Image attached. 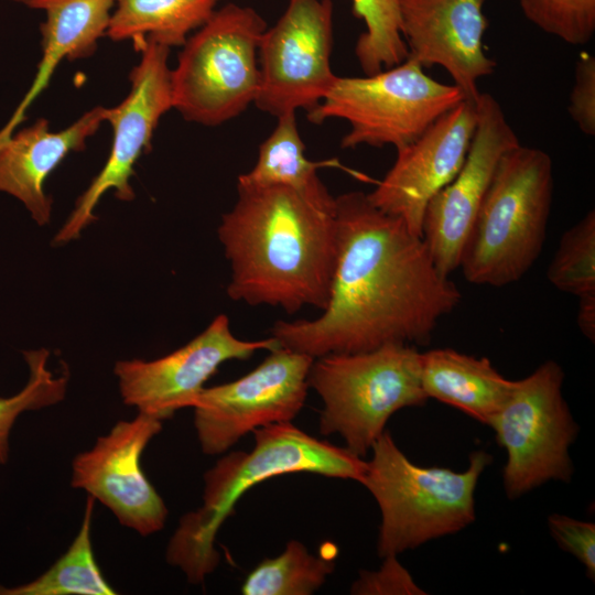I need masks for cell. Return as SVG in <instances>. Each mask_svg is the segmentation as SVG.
I'll return each mask as SVG.
<instances>
[{
    "label": "cell",
    "instance_id": "obj_14",
    "mask_svg": "<svg viewBox=\"0 0 595 595\" xmlns=\"http://www.w3.org/2000/svg\"><path fill=\"white\" fill-rule=\"evenodd\" d=\"M162 423L138 412L132 420L117 422L72 464L71 485L88 493L122 526L142 537L162 530L169 513L140 465L143 451L161 432Z\"/></svg>",
    "mask_w": 595,
    "mask_h": 595
},
{
    "label": "cell",
    "instance_id": "obj_31",
    "mask_svg": "<svg viewBox=\"0 0 595 595\" xmlns=\"http://www.w3.org/2000/svg\"><path fill=\"white\" fill-rule=\"evenodd\" d=\"M567 110L583 133L595 136V57L589 53H582L576 62Z\"/></svg>",
    "mask_w": 595,
    "mask_h": 595
},
{
    "label": "cell",
    "instance_id": "obj_6",
    "mask_svg": "<svg viewBox=\"0 0 595 595\" xmlns=\"http://www.w3.org/2000/svg\"><path fill=\"white\" fill-rule=\"evenodd\" d=\"M307 381L323 401L321 433L340 435L345 447L360 457L393 413L429 399L421 383V353L409 344L314 358Z\"/></svg>",
    "mask_w": 595,
    "mask_h": 595
},
{
    "label": "cell",
    "instance_id": "obj_2",
    "mask_svg": "<svg viewBox=\"0 0 595 595\" xmlns=\"http://www.w3.org/2000/svg\"><path fill=\"white\" fill-rule=\"evenodd\" d=\"M218 239L230 262L228 296L249 305L325 310L337 262L335 197L281 185L237 186Z\"/></svg>",
    "mask_w": 595,
    "mask_h": 595
},
{
    "label": "cell",
    "instance_id": "obj_29",
    "mask_svg": "<svg viewBox=\"0 0 595 595\" xmlns=\"http://www.w3.org/2000/svg\"><path fill=\"white\" fill-rule=\"evenodd\" d=\"M350 593L357 595L425 594L405 567L400 564L397 555L383 556V563L377 571H361L353 583Z\"/></svg>",
    "mask_w": 595,
    "mask_h": 595
},
{
    "label": "cell",
    "instance_id": "obj_32",
    "mask_svg": "<svg viewBox=\"0 0 595 595\" xmlns=\"http://www.w3.org/2000/svg\"><path fill=\"white\" fill-rule=\"evenodd\" d=\"M577 325L583 335L594 342L595 338V294L580 298Z\"/></svg>",
    "mask_w": 595,
    "mask_h": 595
},
{
    "label": "cell",
    "instance_id": "obj_23",
    "mask_svg": "<svg viewBox=\"0 0 595 595\" xmlns=\"http://www.w3.org/2000/svg\"><path fill=\"white\" fill-rule=\"evenodd\" d=\"M95 499L88 496L84 517L67 551L37 578L14 587L0 585V595H113L94 555L90 528Z\"/></svg>",
    "mask_w": 595,
    "mask_h": 595
},
{
    "label": "cell",
    "instance_id": "obj_4",
    "mask_svg": "<svg viewBox=\"0 0 595 595\" xmlns=\"http://www.w3.org/2000/svg\"><path fill=\"white\" fill-rule=\"evenodd\" d=\"M553 185L543 150L519 143L501 155L462 253L466 281L499 288L530 270L545 240Z\"/></svg>",
    "mask_w": 595,
    "mask_h": 595
},
{
    "label": "cell",
    "instance_id": "obj_26",
    "mask_svg": "<svg viewBox=\"0 0 595 595\" xmlns=\"http://www.w3.org/2000/svg\"><path fill=\"white\" fill-rule=\"evenodd\" d=\"M23 356L29 368L26 385L17 394L0 398V465L8 461L9 436L17 419L25 411L47 408L63 401L69 381L66 365L60 374L50 369V350H26Z\"/></svg>",
    "mask_w": 595,
    "mask_h": 595
},
{
    "label": "cell",
    "instance_id": "obj_7",
    "mask_svg": "<svg viewBox=\"0 0 595 595\" xmlns=\"http://www.w3.org/2000/svg\"><path fill=\"white\" fill-rule=\"evenodd\" d=\"M267 28L251 7L227 3L215 10L182 45L171 69L173 108L207 127L242 113L259 91L258 53Z\"/></svg>",
    "mask_w": 595,
    "mask_h": 595
},
{
    "label": "cell",
    "instance_id": "obj_10",
    "mask_svg": "<svg viewBox=\"0 0 595 595\" xmlns=\"http://www.w3.org/2000/svg\"><path fill=\"white\" fill-rule=\"evenodd\" d=\"M133 45L141 53V58L129 76L131 90L118 106L106 108L105 120L113 130L109 156L55 235V245L67 244L80 236L96 219L94 210L107 191L113 190L120 201L134 198L130 184L133 165L151 148L160 118L173 108L167 65L170 47L148 37L133 40Z\"/></svg>",
    "mask_w": 595,
    "mask_h": 595
},
{
    "label": "cell",
    "instance_id": "obj_13",
    "mask_svg": "<svg viewBox=\"0 0 595 595\" xmlns=\"http://www.w3.org/2000/svg\"><path fill=\"white\" fill-rule=\"evenodd\" d=\"M279 346L273 336L260 340L236 337L228 316L219 314L178 349L154 360H119L113 372L125 404L164 421L181 409L193 408L221 364L247 360L258 350Z\"/></svg>",
    "mask_w": 595,
    "mask_h": 595
},
{
    "label": "cell",
    "instance_id": "obj_18",
    "mask_svg": "<svg viewBox=\"0 0 595 595\" xmlns=\"http://www.w3.org/2000/svg\"><path fill=\"white\" fill-rule=\"evenodd\" d=\"M105 118L106 108L97 106L58 132L40 118L12 133L0 143V192L21 201L39 226L50 223L52 199L44 192L45 180L67 154L85 149Z\"/></svg>",
    "mask_w": 595,
    "mask_h": 595
},
{
    "label": "cell",
    "instance_id": "obj_3",
    "mask_svg": "<svg viewBox=\"0 0 595 595\" xmlns=\"http://www.w3.org/2000/svg\"><path fill=\"white\" fill-rule=\"evenodd\" d=\"M249 452L232 451L204 475L203 505L185 513L171 537L166 561L180 567L192 584L202 583L219 563L215 539L244 494L267 479L312 473L360 483L367 466L346 447L321 441L291 422L253 432Z\"/></svg>",
    "mask_w": 595,
    "mask_h": 595
},
{
    "label": "cell",
    "instance_id": "obj_21",
    "mask_svg": "<svg viewBox=\"0 0 595 595\" xmlns=\"http://www.w3.org/2000/svg\"><path fill=\"white\" fill-rule=\"evenodd\" d=\"M217 0H116L106 34L112 41L148 37L180 46L215 11Z\"/></svg>",
    "mask_w": 595,
    "mask_h": 595
},
{
    "label": "cell",
    "instance_id": "obj_17",
    "mask_svg": "<svg viewBox=\"0 0 595 595\" xmlns=\"http://www.w3.org/2000/svg\"><path fill=\"white\" fill-rule=\"evenodd\" d=\"M485 0H400L401 34L409 56L441 66L466 100L477 101L478 80L495 72L484 50Z\"/></svg>",
    "mask_w": 595,
    "mask_h": 595
},
{
    "label": "cell",
    "instance_id": "obj_16",
    "mask_svg": "<svg viewBox=\"0 0 595 595\" xmlns=\"http://www.w3.org/2000/svg\"><path fill=\"white\" fill-rule=\"evenodd\" d=\"M476 125L477 105L464 100L416 140L397 149L393 165L367 194L371 204L398 217L412 234L422 237L425 208L462 169Z\"/></svg>",
    "mask_w": 595,
    "mask_h": 595
},
{
    "label": "cell",
    "instance_id": "obj_25",
    "mask_svg": "<svg viewBox=\"0 0 595 595\" xmlns=\"http://www.w3.org/2000/svg\"><path fill=\"white\" fill-rule=\"evenodd\" d=\"M353 13L366 30L355 45V55L365 75L402 63L409 51L401 34L400 0H351Z\"/></svg>",
    "mask_w": 595,
    "mask_h": 595
},
{
    "label": "cell",
    "instance_id": "obj_1",
    "mask_svg": "<svg viewBox=\"0 0 595 595\" xmlns=\"http://www.w3.org/2000/svg\"><path fill=\"white\" fill-rule=\"evenodd\" d=\"M335 201L338 252L328 304L315 320L275 322L271 336L313 358L426 344L458 306V288L436 268L423 238L366 193Z\"/></svg>",
    "mask_w": 595,
    "mask_h": 595
},
{
    "label": "cell",
    "instance_id": "obj_24",
    "mask_svg": "<svg viewBox=\"0 0 595 595\" xmlns=\"http://www.w3.org/2000/svg\"><path fill=\"white\" fill-rule=\"evenodd\" d=\"M333 558L314 555L298 540H290L275 558L260 562L241 585L244 595H310L334 571Z\"/></svg>",
    "mask_w": 595,
    "mask_h": 595
},
{
    "label": "cell",
    "instance_id": "obj_5",
    "mask_svg": "<svg viewBox=\"0 0 595 595\" xmlns=\"http://www.w3.org/2000/svg\"><path fill=\"white\" fill-rule=\"evenodd\" d=\"M371 450L360 484L381 512L377 541L380 558L453 534L475 520V489L491 455L474 451L463 472L419 466L403 454L387 430Z\"/></svg>",
    "mask_w": 595,
    "mask_h": 595
},
{
    "label": "cell",
    "instance_id": "obj_8",
    "mask_svg": "<svg viewBox=\"0 0 595 595\" xmlns=\"http://www.w3.org/2000/svg\"><path fill=\"white\" fill-rule=\"evenodd\" d=\"M408 56L402 63L360 77L336 76L323 100L307 112L313 123L344 119L343 149L366 144L402 148L466 100L454 84L440 83Z\"/></svg>",
    "mask_w": 595,
    "mask_h": 595
},
{
    "label": "cell",
    "instance_id": "obj_11",
    "mask_svg": "<svg viewBox=\"0 0 595 595\" xmlns=\"http://www.w3.org/2000/svg\"><path fill=\"white\" fill-rule=\"evenodd\" d=\"M313 360L279 346L239 379L204 388L193 405L202 452L221 454L249 432L291 422L305 403Z\"/></svg>",
    "mask_w": 595,
    "mask_h": 595
},
{
    "label": "cell",
    "instance_id": "obj_27",
    "mask_svg": "<svg viewBox=\"0 0 595 595\" xmlns=\"http://www.w3.org/2000/svg\"><path fill=\"white\" fill-rule=\"evenodd\" d=\"M550 283L578 299L595 294V210L562 236L547 271Z\"/></svg>",
    "mask_w": 595,
    "mask_h": 595
},
{
    "label": "cell",
    "instance_id": "obj_12",
    "mask_svg": "<svg viewBox=\"0 0 595 595\" xmlns=\"http://www.w3.org/2000/svg\"><path fill=\"white\" fill-rule=\"evenodd\" d=\"M332 0H286L278 21L263 32L259 44L260 84L253 104L278 118L314 109L336 75L333 50Z\"/></svg>",
    "mask_w": 595,
    "mask_h": 595
},
{
    "label": "cell",
    "instance_id": "obj_19",
    "mask_svg": "<svg viewBox=\"0 0 595 595\" xmlns=\"http://www.w3.org/2000/svg\"><path fill=\"white\" fill-rule=\"evenodd\" d=\"M32 9H42L46 20L41 24L43 56L31 88L11 119L0 130V143L7 140L24 119L25 111L50 84L58 64L89 57L97 41L106 34L116 0H14Z\"/></svg>",
    "mask_w": 595,
    "mask_h": 595
},
{
    "label": "cell",
    "instance_id": "obj_30",
    "mask_svg": "<svg viewBox=\"0 0 595 595\" xmlns=\"http://www.w3.org/2000/svg\"><path fill=\"white\" fill-rule=\"evenodd\" d=\"M550 532L558 544L573 554L586 569L589 578L595 576V524L564 515L548 518Z\"/></svg>",
    "mask_w": 595,
    "mask_h": 595
},
{
    "label": "cell",
    "instance_id": "obj_15",
    "mask_svg": "<svg viewBox=\"0 0 595 595\" xmlns=\"http://www.w3.org/2000/svg\"><path fill=\"white\" fill-rule=\"evenodd\" d=\"M477 125L465 162L457 175L429 202L422 238L441 273L459 268L472 226L499 159L520 143L494 96L480 93Z\"/></svg>",
    "mask_w": 595,
    "mask_h": 595
},
{
    "label": "cell",
    "instance_id": "obj_22",
    "mask_svg": "<svg viewBox=\"0 0 595 595\" xmlns=\"http://www.w3.org/2000/svg\"><path fill=\"white\" fill-rule=\"evenodd\" d=\"M295 113L288 112L277 118L275 128L259 147L256 164L238 176L237 186L281 185L316 196L329 193L317 175L322 163L305 155Z\"/></svg>",
    "mask_w": 595,
    "mask_h": 595
},
{
    "label": "cell",
    "instance_id": "obj_20",
    "mask_svg": "<svg viewBox=\"0 0 595 595\" xmlns=\"http://www.w3.org/2000/svg\"><path fill=\"white\" fill-rule=\"evenodd\" d=\"M421 383L428 398L488 425L507 400L513 380L500 375L486 357L436 348L421 353Z\"/></svg>",
    "mask_w": 595,
    "mask_h": 595
},
{
    "label": "cell",
    "instance_id": "obj_9",
    "mask_svg": "<svg viewBox=\"0 0 595 595\" xmlns=\"http://www.w3.org/2000/svg\"><path fill=\"white\" fill-rule=\"evenodd\" d=\"M564 371L554 360L513 380L512 389L489 422L506 450L502 483L510 499L550 480L569 483L573 464L569 448L578 426L563 398Z\"/></svg>",
    "mask_w": 595,
    "mask_h": 595
},
{
    "label": "cell",
    "instance_id": "obj_28",
    "mask_svg": "<svg viewBox=\"0 0 595 595\" xmlns=\"http://www.w3.org/2000/svg\"><path fill=\"white\" fill-rule=\"evenodd\" d=\"M523 15L542 32L571 45L595 33V0H518Z\"/></svg>",
    "mask_w": 595,
    "mask_h": 595
}]
</instances>
